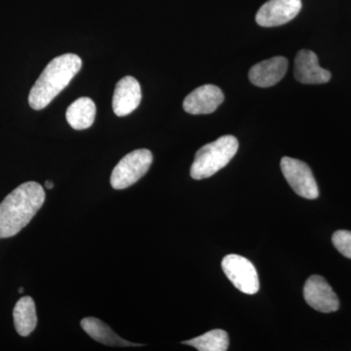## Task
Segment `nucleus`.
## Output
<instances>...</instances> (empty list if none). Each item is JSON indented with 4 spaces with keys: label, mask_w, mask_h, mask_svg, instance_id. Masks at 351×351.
Listing matches in <instances>:
<instances>
[{
    "label": "nucleus",
    "mask_w": 351,
    "mask_h": 351,
    "mask_svg": "<svg viewBox=\"0 0 351 351\" xmlns=\"http://www.w3.org/2000/svg\"><path fill=\"white\" fill-rule=\"evenodd\" d=\"M45 191L36 182L21 184L0 203V239L15 237L43 207Z\"/></svg>",
    "instance_id": "obj_1"
},
{
    "label": "nucleus",
    "mask_w": 351,
    "mask_h": 351,
    "mask_svg": "<svg viewBox=\"0 0 351 351\" xmlns=\"http://www.w3.org/2000/svg\"><path fill=\"white\" fill-rule=\"evenodd\" d=\"M82 66V59L71 53L53 59L44 69L29 92L31 108L40 110L47 107L68 86Z\"/></svg>",
    "instance_id": "obj_2"
},
{
    "label": "nucleus",
    "mask_w": 351,
    "mask_h": 351,
    "mask_svg": "<svg viewBox=\"0 0 351 351\" xmlns=\"http://www.w3.org/2000/svg\"><path fill=\"white\" fill-rule=\"evenodd\" d=\"M239 141L232 135L219 138L205 145L196 152L191 168V176L195 180L207 179L226 167L239 151Z\"/></svg>",
    "instance_id": "obj_3"
},
{
    "label": "nucleus",
    "mask_w": 351,
    "mask_h": 351,
    "mask_svg": "<svg viewBox=\"0 0 351 351\" xmlns=\"http://www.w3.org/2000/svg\"><path fill=\"white\" fill-rule=\"evenodd\" d=\"M152 154L149 149H136L124 156L115 166L110 177L114 189H124L142 179L152 163Z\"/></svg>",
    "instance_id": "obj_4"
},
{
    "label": "nucleus",
    "mask_w": 351,
    "mask_h": 351,
    "mask_svg": "<svg viewBox=\"0 0 351 351\" xmlns=\"http://www.w3.org/2000/svg\"><path fill=\"white\" fill-rule=\"evenodd\" d=\"M221 269L240 292L254 295L260 290L257 269L248 258L230 254L223 258Z\"/></svg>",
    "instance_id": "obj_5"
},
{
    "label": "nucleus",
    "mask_w": 351,
    "mask_h": 351,
    "mask_svg": "<svg viewBox=\"0 0 351 351\" xmlns=\"http://www.w3.org/2000/svg\"><path fill=\"white\" fill-rule=\"evenodd\" d=\"M280 166L286 181L298 195L306 199H316L319 196L317 182L306 163L285 156L281 159Z\"/></svg>",
    "instance_id": "obj_6"
},
{
    "label": "nucleus",
    "mask_w": 351,
    "mask_h": 351,
    "mask_svg": "<svg viewBox=\"0 0 351 351\" xmlns=\"http://www.w3.org/2000/svg\"><path fill=\"white\" fill-rule=\"evenodd\" d=\"M304 297L308 306L320 313H334L339 307L338 295L324 277L320 276H313L307 279L304 287Z\"/></svg>",
    "instance_id": "obj_7"
},
{
    "label": "nucleus",
    "mask_w": 351,
    "mask_h": 351,
    "mask_svg": "<svg viewBox=\"0 0 351 351\" xmlns=\"http://www.w3.org/2000/svg\"><path fill=\"white\" fill-rule=\"evenodd\" d=\"M302 9V0H269L256 15L261 27H272L287 24Z\"/></svg>",
    "instance_id": "obj_8"
},
{
    "label": "nucleus",
    "mask_w": 351,
    "mask_h": 351,
    "mask_svg": "<svg viewBox=\"0 0 351 351\" xmlns=\"http://www.w3.org/2000/svg\"><path fill=\"white\" fill-rule=\"evenodd\" d=\"M225 100V95L218 86L206 84L196 88L184 99L182 107L191 114H209Z\"/></svg>",
    "instance_id": "obj_9"
},
{
    "label": "nucleus",
    "mask_w": 351,
    "mask_h": 351,
    "mask_svg": "<svg viewBox=\"0 0 351 351\" xmlns=\"http://www.w3.org/2000/svg\"><path fill=\"white\" fill-rule=\"evenodd\" d=\"M142 101L140 83L133 76H125L115 86L112 98L113 112L117 117H126L133 112Z\"/></svg>",
    "instance_id": "obj_10"
},
{
    "label": "nucleus",
    "mask_w": 351,
    "mask_h": 351,
    "mask_svg": "<svg viewBox=\"0 0 351 351\" xmlns=\"http://www.w3.org/2000/svg\"><path fill=\"white\" fill-rule=\"evenodd\" d=\"M294 75L304 84H323L331 80V73L321 68L315 53L306 49L300 51L295 57Z\"/></svg>",
    "instance_id": "obj_11"
},
{
    "label": "nucleus",
    "mask_w": 351,
    "mask_h": 351,
    "mask_svg": "<svg viewBox=\"0 0 351 351\" xmlns=\"http://www.w3.org/2000/svg\"><path fill=\"white\" fill-rule=\"evenodd\" d=\"M288 61L284 57H274L252 66L249 80L258 87H270L280 82L287 73Z\"/></svg>",
    "instance_id": "obj_12"
},
{
    "label": "nucleus",
    "mask_w": 351,
    "mask_h": 351,
    "mask_svg": "<svg viewBox=\"0 0 351 351\" xmlns=\"http://www.w3.org/2000/svg\"><path fill=\"white\" fill-rule=\"evenodd\" d=\"M96 117V106L92 99L87 97L77 99L68 108L66 121L75 130H84L93 125Z\"/></svg>",
    "instance_id": "obj_13"
},
{
    "label": "nucleus",
    "mask_w": 351,
    "mask_h": 351,
    "mask_svg": "<svg viewBox=\"0 0 351 351\" xmlns=\"http://www.w3.org/2000/svg\"><path fill=\"white\" fill-rule=\"evenodd\" d=\"M82 329L95 341L103 345L110 346H138V343H130L120 338L103 321L95 317H86L82 320Z\"/></svg>",
    "instance_id": "obj_14"
},
{
    "label": "nucleus",
    "mask_w": 351,
    "mask_h": 351,
    "mask_svg": "<svg viewBox=\"0 0 351 351\" xmlns=\"http://www.w3.org/2000/svg\"><path fill=\"white\" fill-rule=\"evenodd\" d=\"M14 325L16 331L22 337H27L38 324L36 304L31 297L21 298L13 311Z\"/></svg>",
    "instance_id": "obj_15"
},
{
    "label": "nucleus",
    "mask_w": 351,
    "mask_h": 351,
    "mask_svg": "<svg viewBox=\"0 0 351 351\" xmlns=\"http://www.w3.org/2000/svg\"><path fill=\"white\" fill-rule=\"evenodd\" d=\"M182 343L193 346L199 351H226L228 350L230 339L228 332L223 330L216 329L197 338L182 341Z\"/></svg>",
    "instance_id": "obj_16"
},
{
    "label": "nucleus",
    "mask_w": 351,
    "mask_h": 351,
    "mask_svg": "<svg viewBox=\"0 0 351 351\" xmlns=\"http://www.w3.org/2000/svg\"><path fill=\"white\" fill-rule=\"evenodd\" d=\"M332 241L341 255L351 258V232L350 230H338L332 234Z\"/></svg>",
    "instance_id": "obj_17"
},
{
    "label": "nucleus",
    "mask_w": 351,
    "mask_h": 351,
    "mask_svg": "<svg viewBox=\"0 0 351 351\" xmlns=\"http://www.w3.org/2000/svg\"><path fill=\"white\" fill-rule=\"evenodd\" d=\"M45 186L47 189H52L54 188V182L51 181H46L45 182Z\"/></svg>",
    "instance_id": "obj_18"
},
{
    "label": "nucleus",
    "mask_w": 351,
    "mask_h": 351,
    "mask_svg": "<svg viewBox=\"0 0 351 351\" xmlns=\"http://www.w3.org/2000/svg\"><path fill=\"white\" fill-rule=\"evenodd\" d=\"M18 291H19V293H23V292H24V288L21 287V288H19V290H18Z\"/></svg>",
    "instance_id": "obj_19"
}]
</instances>
